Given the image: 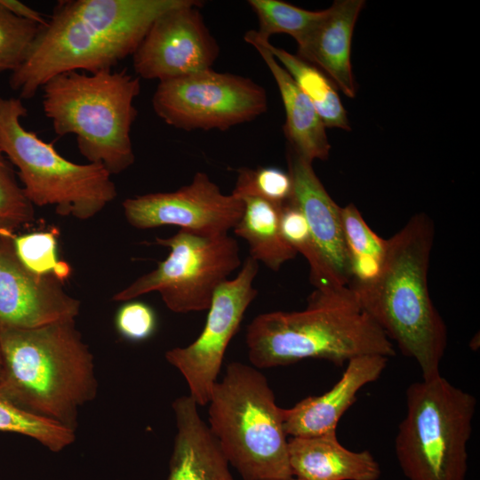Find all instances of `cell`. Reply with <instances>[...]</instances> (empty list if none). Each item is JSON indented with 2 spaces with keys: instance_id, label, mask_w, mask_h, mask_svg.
Here are the masks:
<instances>
[{
  "instance_id": "cell-28",
  "label": "cell",
  "mask_w": 480,
  "mask_h": 480,
  "mask_svg": "<svg viewBox=\"0 0 480 480\" xmlns=\"http://www.w3.org/2000/svg\"><path fill=\"white\" fill-rule=\"evenodd\" d=\"M232 195L237 198L253 196L283 205L292 199V180L289 172L277 167H243L237 170Z\"/></svg>"
},
{
  "instance_id": "cell-12",
  "label": "cell",
  "mask_w": 480,
  "mask_h": 480,
  "mask_svg": "<svg viewBox=\"0 0 480 480\" xmlns=\"http://www.w3.org/2000/svg\"><path fill=\"white\" fill-rule=\"evenodd\" d=\"M203 4L183 0L155 20L132 54L138 77L162 82L212 68L220 46L200 12Z\"/></svg>"
},
{
  "instance_id": "cell-32",
  "label": "cell",
  "mask_w": 480,
  "mask_h": 480,
  "mask_svg": "<svg viewBox=\"0 0 480 480\" xmlns=\"http://www.w3.org/2000/svg\"><path fill=\"white\" fill-rule=\"evenodd\" d=\"M0 4L15 16L36 22L41 26L44 25L47 20L38 11L32 9L20 1L0 0Z\"/></svg>"
},
{
  "instance_id": "cell-5",
  "label": "cell",
  "mask_w": 480,
  "mask_h": 480,
  "mask_svg": "<svg viewBox=\"0 0 480 480\" xmlns=\"http://www.w3.org/2000/svg\"><path fill=\"white\" fill-rule=\"evenodd\" d=\"M42 89L43 110L55 133L75 135L89 163L102 164L111 175L133 164L131 131L138 114L140 77L126 68L70 71L52 77Z\"/></svg>"
},
{
  "instance_id": "cell-29",
  "label": "cell",
  "mask_w": 480,
  "mask_h": 480,
  "mask_svg": "<svg viewBox=\"0 0 480 480\" xmlns=\"http://www.w3.org/2000/svg\"><path fill=\"white\" fill-rule=\"evenodd\" d=\"M34 220V205L27 199L12 164L0 148V235L15 233Z\"/></svg>"
},
{
  "instance_id": "cell-25",
  "label": "cell",
  "mask_w": 480,
  "mask_h": 480,
  "mask_svg": "<svg viewBox=\"0 0 480 480\" xmlns=\"http://www.w3.org/2000/svg\"><path fill=\"white\" fill-rule=\"evenodd\" d=\"M259 21L256 34L266 40L287 34L299 42L320 18L322 11H308L279 0H249Z\"/></svg>"
},
{
  "instance_id": "cell-22",
  "label": "cell",
  "mask_w": 480,
  "mask_h": 480,
  "mask_svg": "<svg viewBox=\"0 0 480 480\" xmlns=\"http://www.w3.org/2000/svg\"><path fill=\"white\" fill-rule=\"evenodd\" d=\"M253 33L309 99L324 127L349 131L346 110L330 78L318 68L297 55L274 46L268 40L260 37L255 30Z\"/></svg>"
},
{
  "instance_id": "cell-23",
  "label": "cell",
  "mask_w": 480,
  "mask_h": 480,
  "mask_svg": "<svg viewBox=\"0 0 480 480\" xmlns=\"http://www.w3.org/2000/svg\"><path fill=\"white\" fill-rule=\"evenodd\" d=\"M341 220L350 275L348 288L355 291L372 283L380 273L388 240L368 226L354 204L341 207Z\"/></svg>"
},
{
  "instance_id": "cell-14",
  "label": "cell",
  "mask_w": 480,
  "mask_h": 480,
  "mask_svg": "<svg viewBox=\"0 0 480 480\" xmlns=\"http://www.w3.org/2000/svg\"><path fill=\"white\" fill-rule=\"evenodd\" d=\"M13 234L0 235V329H35L75 320L80 301L54 275L35 274L20 261Z\"/></svg>"
},
{
  "instance_id": "cell-11",
  "label": "cell",
  "mask_w": 480,
  "mask_h": 480,
  "mask_svg": "<svg viewBox=\"0 0 480 480\" xmlns=\"http://www.w3.org/2000/svg\"><path fill=\"white\" fill-rule=\"evenodd\" d=\"M258 271L259 262L247 257L238 274L215 290L200 335L189 345L165 353L167 362L184 377L189 396L198 406L208 404L228 346L258 294L253 286Z\"/></svg>"
},
{
  "instance_id": "cell-20",
  "label": "cell",
  "mask_w": 480,
  "mask_h": 480,
  "mask_svg": "<svg viewBox=\"0 0 480 480\" xmlns=\"http://www.w3.org/2000/svg\"><path fill=\"white\" fill-rule=\"evenodd\" d=\"M244 41L258 52L276 83L285 110L284 132L289 148L311 163L316 159L326 160L331 145L325 127L309 99L255 36L253 30L245 33Z\"/></svg>"
},
{
  "instance_id": "cell-8",
  "label": "cell",
  "mask_w": 480,
  "mask_h": 480,
  "mask_svg": "<svg viewBox=\"0 0 480 480\" xmlns=\"http://www.w3.org/2000/svg\"><path fill=\"white\" fill-rule=\"evenodd\" d=\"M395 453L408 480H465L476 398L441 374L409 385Z\"/></svg>"
},
{
  "instance_id": "cell-26",
  "label": "cell",
  "mask_w": 480,
  "mask_h": 480,
  "mask_svg": "<svg viewBox=\"0 0 480 480\" xmlns=\"http://www.w3.org/2000/svg\"><path fill=\"white\" fill-rule=\"evenodd\" d=\"M280 228L285 241L308 260L316 289H336L318 256L305 216L292 199L281 206Z\"/></svg>"
},
{
  "instance_id": "cell-2",
  "label": "cell",
  "mask_w": 480,
  "mask_h": 480,
  "mask_svg": "<svg viewBox=\"0 0 480 480\" xmlns=\"http://www.w3.org/2000/svg\"><path fill=\"white\" fill-rule=\"evenodd\" d=\"M435 227L418 213L387 239L385 260L376 278L352 290L364 310L418 364L423 380L440 375L447 347L445 323L429 294L428 271Z\"/></svg>"
},
{
  "instance_id": "cell-30",
  "label": "cell",
  "mask_w": 480,
  "mask_h": 480,
  "mask_svg": "<svg viewBox=\"0 0 480 480\" xmlns=\"http://www.w3.org/2000/svg\"><path fill=\"white\" fill-rule=\"evenodd\" d=\"M40 27L15 16L0 4V73H12L21 64Z\"/></svg>"
},
{
  "instance_id": "cell-16",
  "label": "cell",
  "mask_w": 480,
  "mask_h": 480,
  "mask_svg": "<svg viewBox=\"0 0 480 480\" xmlns=\"http://www.w3.org/2000/svg\"><path fill=\"white\" fill-rule=\"evenodd\" d=\"M388 361V357L380 355L350 359L340 379L331 389L284 409L286 435L311 437L336 433L340 420L356 401L360 389L380 377Z\"/></svg>"
},
{
  "instance_id": "cell-6",
  "label": "cell",
  "mask_w": 480,
  "mask_h": 480,
  "mask_svg": "<svg viewBox=\"0 0 480 480\" xmlns=\"http://www.w3.org/2000/svg\"><path fill=\"white\" fill-rule=\"evenodd\" d=\"M207 404L208 427L244 480L292 477L284 409L256 367L228 364L221 380L213 385Z\"/></svg>"
},
{
  "instance_id": "cell-7",
  "label": "cell",
  "mask_w": 480,
  "mask_h": 480,
  "mask_svg": "<svg viewBox=\"0 0 480 480\" xmlns=\"http://www.w3.org/2000/svg\"><path fill=\"white\" fill-rule=\"evenodd\" d=\"M27 113L20 98L0 96V148L17 168L27 199L81 220L99 214L117 196L109 172L100 164H76L62 156L23 126Z\"/></svg>"
},
{
  "instance_id": "cell-31",
  "label": "cell",
  "mask_w": 480,
  "mask_h": 480,
  "mask_svg": "<svg viewBox=\"0 0 480 480\" xmlns=\"http://www.w3.org/2000/svg\"><path fill=\"white\" fill-rule=\"evenodd\" d=\"M116 327L125 339L140 341L148 339L156 327V316L152 308L141 301H124L116 315Z\"/></svg>"
},
{
  "instance_id": "cell-17",
  "label": "cell",
  "mask_w": 480,
  "mask_h": 480,
  "mask_svg": "<svg viewBox=\"0 0 480 480\" xmlns=\"http://www.w3.org/2000/svg\"><path fill=\"white\" fill-rule=\"evenodd\" d=\"M364 5L363 0L334 1L297 42V56L320 68L349 98L356 94L350 61L352 35Z\"/></svg>"
},
{
  "instance_id": "cell-13",
  "label": "cell",
  "mask_w": 480,
  "mask_h": 480,
  "mask_svg": "<svg viewBox=\"0 0 480 480\" xmlns=\"http://www.w3.org/2000/svg\"><path fill=\"white\" fill-rule=\"evenodd\" d=\"M122 206L128 223L138 229L172 225L204 237L228 235L244 208L240 198L223 194L202 172L175 191L129 197Z\"/></svg>"
},
{
  "instance_id": "cell-34",
  "label": "cell",
  "mask_w": 480,
  "mask_h": 480,
  "mask_svg": "<svg viewBox=\"0 0 480 480\" xmlns=\"http://www.w3.org/2000/svg\"><path fill=\"white\" fill-rule=\"evenodd\" d=\"M285 480H300V479H298V478L292 476V477H291V478H289V479H285Z\"/></svg>"
},
{
  "instance_id": "cell-10",
  "label": "cell",
  "mask_w": 480,
  "mask_h": 480,
  "mask_svg": "<svg viewBox=\"0 0 480 480\" xmlns=\"http://www.w3.org/2000/svg\"><path fill=\"white\" fill-rule=\"evenodd\" d=\"M152 107L159 118L178 129L225 131L265 113L268 96L248 77L211 68L159 82Z\"/></svg>"
},
{
  "instance_id": "cell-27",
  "label": "cell",
  "mask_w": 480,
  "mask_h": 480,
  "mask_svg": "<svg viewBox=\"0 0 480 480\" xmlns=\"http://www.w3.org/2000/svg\"><path fill=\"white\" fill-rule=\"evenodd\" d=\"M57 231H36L12 235L13 246L20 261L37 275L52 274L60 281L69 276L68 263L57 259Z\"/></svg>"
},
{
  "instance_id": "cell-1",
  "label": "cell",
  "mask_w": 480,
  "mask_h": 480,
  "mask_svg": "<svg viewBox=\"0 0 480 480\" xmlns=\"http://www.w3.org/2000/svg\"><path fill=\"white\" fill-rule=\"evenodd\" d=\"M183 0H62L41 26L11 88L33 98L52 77L70 71L112 69L134 53L163 12Z\"/></svg>"
},
{
  "instance_id": "cell-15",
  "label": "cell",
  "mask_w": 480,
  "mask_h": 480,
  "mask_svg": "<svg viewBox=\"0 0 480 480\" xmlns=\"http://www.w3.org/2000/svg\"><path fill=\"white\" fill-rule=\"evenodd\" d=\"M292 199L303 212L318 256L333 288L348 287L350 275L344 240L341 207L325 190L312 163L289 148Z\"/></svg>"
},
{
  "instance_id": "cell-21",
  "label": "cell",
  "mask_w": 480,
  "mask_h": 480,
  "mask_svg": "<svg viewBox=\"0 0 480 480\" xmlns=\"http://www.w3.org/2000/svg\"><path fill=\"white\" fill-rule=\"evenodd\" d=\"M240 199L244 208L240 220L233 228L235 234L247 242L251 258L273 271H278L297 255L281 232V205L253 196Z\"/></svg>"
},
{
  "instance_id": "cell-24",
  "label": "cell",
  "mask_w": 480,
  "mask_h": 480,
  "mask_svg": "<svg viewBox=\"0 0 480 480\" xmlns=\"http://www.w3.org/2000/svg\"><path fill=\"white\" fill-rule=\"evenodd\" d=\"M0 431L28 436L52 452L62 451L75 441L74 429L17 407L1 392Z\"/></svg>"
},
{
  "instance_id": "cell-4",
  "label": "cell",
  "mask_w": 480,
  "mask_h": 480,
  "mask_svg": "<svg viewBox=\"0 0 480 480\" xmlns=\"http://www.w3.org/2000/svg\"><path fill=\"white\" fill-rule=\"evenodd\" d=\"M0 392L17 407L75 430L93 399V356L75 320L35 329H0Z\"/></svg>"
},
{
  "instance_id": "cell-9",
  "label": "cell",
  "mask_w": 480,
  "mask_h": 480,
  "mask_svg": "<svg viewBox=\"0 0 480 480\" xmlns=\"http://www.w3.org/2000/svg\"><path fill=\"white\" fill-rule=\"evenodd\" d=\"M156 242L170 250L167 258L114 294L113 300L124 302L156 292L174 313L208 310L217 287L241 265L238 243L228 235L204 237L180 229Z\"/></svg>"
},
{
  "instance_id": "cell-3",
  "label": "cell",
  "mask_w": 480,
  "mask_h": 480,
  "mask_svg": "<svg viewBox=\"0 0 480 480\" xmlns=\"http://www.w3.org/2000/svg\"><path fill=\"white\" fill-rule=\"evenodd\" d=\"M245 342L251 363L260 369L308 358L342 366L361 356L396 355L394 343L348 287L315 289L303 310L257 316L246 328Z\"/></svg>"
},
{
  "instance_id": "cell-18",
  "label": "cell",
  "mask_w": 480,
  "mask_h": 480,
  "mask_svg": "<svg viewBox=\"0 0 480 480\" xmlns=\"http://www.w3.org/2000/svg\"><path fill=\"white\" fill-rule=\"evenodd\" d=\"M177 433L167 480H234L217 439L192 396L172 403Z\"/></svg>"
},
{
  "instance_id": "cell-33",
  "label": "cell",
  "mask_w": 480,
  "mask_h": 480,
  "mask_svg": "<svg viewBox=\"0 0 480 480\" xmlns=\"http://www.w3.org/2000/svg\"><path fill=\"white\" fill-rule=\"evenodd\" d=\"M1 370H2V360H1V353H0V375H1Z\"/></svg>"
},
{
  "instance_id": "cell-19",
  "label": "cell",
  "mask_w": 480,
  "mask_h": 480,
  "mask_svg": "<svg viewBox=\"0 0 480 480\" xmlns=\"http://www.w3.org/2000/svg\"><path fill=\"white\" fill-rule=\"evenodd\" d=\"M288 457L292 476L300 480H378L381 474L369 451L345 448L336 433L291 437Z\"/></svg>"
}]
</instances>
